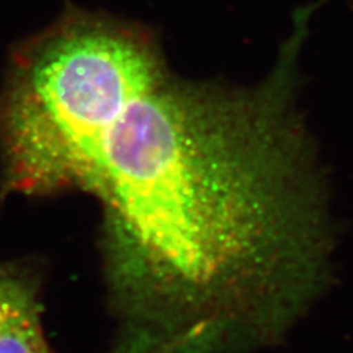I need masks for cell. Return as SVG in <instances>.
<instances>
[{
  "instance_id": "4",
  "label": "cell",
  "mask_w": 353,
  "mask_h": 353,
  "mask_svg": "<svg viewBox=\"0 0 353 353\" xmlns=\"http://www.w3.org/2000/svg\"><path fill=\"white\" fill-rule=\"evenodd\" d=\"M34 292V284L24 274L0 267V318Z\"/></svg>"
},
{
  "instance_id": "3",
  "label": "cell",
  "mask_w": 353,
  "mask_h": 353,
  "mask_svg": "<svg viewBox=\"0 0 353 353\" xmlns=\"http://www.w3.org/2000/svg\"><path fill=\"white\" fill-rule=\"evenodd\" d=\"M0 353H52L43 331L36 292L0 318Z\"/></svg>"
},
{
  "instance_id": "1",
  "label": "cell",
  "mask_w": 353,
  "mask_h": 353,
  "mask_svg": "<svg viewBox=\"0 0 353 353\" xmlns=\"http://www.w3.org/2000/svg\"><path fill=\"white\" fill-rule=\"evenodd\" d=\"M299 83L289 53L253 85L168 71L96 140L71 189L102 206L123 353L271 343L321 290L327 187Z\"/></svg>"
},
{
  "instance_id": "2",
  "label": "cell",
  "mask_w": 353,
  "mask_h": 353,
  "mask_svg": "<svg viewBox=\"0 0 353 353\" xmlns=\"http://www.w3.org/2000/svg\"><path fill=\"white\" fill-rule=\"evenodd\" d=\"M168 72L139 26L68 10L15 50L0 92L5 187L26 194L70 189L117 114Z\"/></svg>"
}]
</instances>
